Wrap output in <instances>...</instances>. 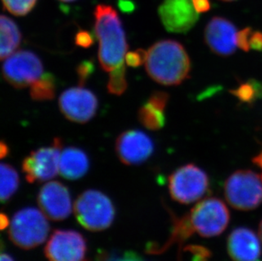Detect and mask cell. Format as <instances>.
Instances as JSON below:
<instances>
[{"instance_id": "d4e9b609", "label": "cell", "mask_w": 262, "mask_h": 261, "mask_svg": "<svg viewBox=\"0 0 262 261\" xmlns=\"http://www.w3.org/2000/svg\"><path fill=\"white\" fill-rule=\"evenodd\" d=\"M5 10L16 16H24L34 8L37 0H2Z\"/></svg>"}, {"instance_id": "8992f818", "label": "cell", "mask_w": 262, "mask_h": 261, "mask_svg": "<svg viewBox=\"0 0 262 261\" xmlns=\"http://www.w3.org/2000/svg\"><path fill=\"white\" fill-rule=\"evenodd\" d=\"M209 186L207 174L193 164L181 166L169 177L171 199L183 205H189L201 200L208 192Z\"/></svg>"}, {"instance_id": "ac0fdd59", "label": "cell", "mask_w": 262, "mask_h": 261, "mask_svg": "<svg viewBox=\"0 0 262 261\" xmlns=\"http://www.w3.org/2000/svg\"><path fill=\"white\" fill-rule=\"evenodd\" d=\"M0 58L7 59L16 51L21 42V33L16 23L5 15L0 18Z\"/></svg>"}, {"instance_id": "5b68a950", "label": "cell", "mask_w": 262, "mask_h": 261, "mask_svg": "<svg viewBox=\"0 0 262 261\" xmlns=\"http://www.w3.org/2000/svg\"><path fill=\"white\" fill-rule=\"evenodd\" d=\"M224 194L234 209L242 211L256 209L262 204L260 176L250 170L235 171L226 181Z\"/></svg>"}, {"instance_id": "484cf974", "label": "cell", "mask_w": 262, "mask_h": 261, "mask_svg": "<svg viewBox=\"0 0 262 261\" xmlns=\"http://www.w3.org/2000/svg\"><path fill=\"white\" fill-rule=\"evenodd\" d=\"M94 71H95V66L92 60H83L77 66L76 72L78 77L79 86H84L89 77L94 74Z\"/></svg>"}, {"instance_id": "9a60e30c", "label": "cell", "mask_w": 262, "mask_h": 261, "mask_svg": "<svg viewBox=\"0 0 262 261\" xmlns=\"http://www.w3.org/2000/svg\"><path fill=\"white\" fill-rule=\"evenodd\" d=\"M237 32L233 23L223 17H213L205 29V41L214 54L229 56L236 50Z\"/></svg>"}, {"instance_id": "ffe728a7", "label": "cell", "mask_w": 262, "mask_h": 261, "mask_svg": "<svg viewBox=\"0 0 262 261\" xmlns=\"http://www.w3.org/2000/svg\"><path fill=\"white\" fill-rule=\"evenodd\" d=\"M138 115L139 121L148 130H161L166 124L165 111L148 101L140 107Z\"/></svg>"}, {"instance_id": "4dcf8cb0", "label": "cell", "mask_w": 262, "mask_h": 261, "mask_svg": "<svg viewBox=\"0 0 262 261\" xmlns=\"http://www.w3.org/2000/svg\"><path fill=\"white\" fill-rule=\"evenodd\" d=\"M169 101V94L166 92L156 91L151 94L148 98V102L158 108L164 110L166 108Z\"/></svg>"}, {"instance_id": "ab89813d", "label": "cell", "mask_w": 262, "mask_h": 261, "mask_svg": "<svg viewBox=\"0 0 262 261\" xmlns=\"http://www.w3.org/2000/svg\"><path fill=\"white\" fill-rule=\"evenodd\" d=\"M59 1H62V2H72V1H75V0H59Z\"/></svg>"}, {"instance_id": "7c38bea8", "label": "cell", "mask_w": 262, "mask_h": 261, "mask_svg": "<svg viewBox=\"0 0 262 261\" xmlns=\"http://www.w3.org/2000/svg\"><path fill=\"white\" fill-rule=\"evenodd\" d=\"M159 16L166 31L186 33L199 20V14L192 0H164L159 6Z\"/></svg>"}, {"instance_id": "f35d334b", "label": "cell", "mask_w": 262, "mask_h": 261, "mask_svg": "<svg viewBox=\"0 0 262 261\" xmlns=\"http://www.w3.org/2000/svg\"><path fill=\"white\" fill-rule=\"evenodd\" d=\"M259 234H260V239L262 241V221L260 223V227H259Z\"/></svg>"}, {"instance_id": "f1b7e54d", "label": "cell", "mask_w": 262, "mask_h": 261, "mask_svg": "<svg viewBox=\"0 0 262 261\" xmlns=\"http://www.w3.org/2000/svg\"><path fill=\"white\" fill-rule=\"evenodd\" d=\"M253 30L250 27H246L237 32V45L240 50L248 52L250 50V38L252 36Z\"/></svg>"}, {"instance_id": "f546056e", "label": "cell", "mask_w": 262, "mask_h": 261, "mask_svg": "<svg viewBox=\"0 0 262 261\" xmlns=\"http://www.w3.org/2000/svg\"><path fill=\"white\" fill-rule=\"evenodd\" d=\"M94 36L85 30H80L75 36V44L83 49H89L94 45Z\"/></svg>"}, {"instance_id": "30bf717a", "label": "cell", "mask_w": 262, "mask_h": 261, "mask_svg": "<svg viewBox=\"0 0 262 261\" xmlns=\"http://www.w3.org/2000/svg\"><path fill=\"white\" fill-rule=\"evenodd\" d=\"M49 261H88L84 236L73 230H55L45 246Z\"/></svg>"}, {"instance_id": "6da1fadb", "label": "cell", "mask_w": 262, "mask_h": 261, "mask_svg": "<svg viewBox=\"0 0 262 261\" xmlns=\"http://www.w3.org/2000/svg\"><path fill=\"white\" fill-rule=\"evenodd\" d=\"M145 68L148 76L156 82L177 86L189 77L191 60L180 42L161 40L149 48Z\"/></svg>"}, {"instance_id": "d590c367", "label": "cell", "mask_w": 262, "mask_h": 261, "mask_svg": "<svg viewBox=\"0 0 262 261\" xmlns=\"http://www.w3.org/2000/svg\"><path fill=\"white\" fill-rule=\"evenodd\" d=\"M252 162L254 163V165L262 169V151L260 154H258L257 156L253 158Z\"/></svg>"}, {"instance_id": "4fadbf2b", "label": "cell", "mask_w": 262, "mask_h": 261, "mask_svg": "<svg viewBox=\"0 0 262 261\" xmlns=\"http://www.w3.org/2000/svg\"><path fill=\"white\" fill-rule=\"evenodd\" d=\"M154 149L153 141L142 130H126L116 141L117 156L126 165L143 164L152 156Z\"/></svg>"}, {"instance_id": "e575fe53", "label": "cell", "mask_w": 262, "mask_h": 261, "mask_svg": "<svg viewBox=\"0 0 262 261\" xmlns=\"http://www.w3.org/2000/svg\"><path fill=\"white\" fill-rule=\"evenodd\" d=\"M9 152H10V148L8 147L7 143L4 142V141H1V143H0V157L4 159L9 155Z\"/></svg>"}, {"instance_id": "8d00e7d4", "label": "cell", "mask_w": 262, "mask_h": 261, "mask_svg": "<svg viewBox=\"0 0 262 261\" xmlns=\"http://www.w3.org/2000/svg\"><path fill=\"white\" fill-rule=\"evenodd\" d=\"M0 226L1 229H5L9 226V220L8 217L5 214H1V218H0Z\"/></svg>"}, {"instance_id": "1f68e13d", "label": "cell", "mask_w": 262, "mask_h": 261, "mask_svg": "<svg viewBox=\"0 0 262 261\" xmlns=\"http://www.w3.org/2000/svg\"><path fill=\"white\" fill-rule=\"evenodd\" d=\"M250 50H255L258 52L262 51V32L256 31L253 32L250 38Z\"/></svg>"}, {"instance_id": "cb8c5ba5", "label": "cell", "mask_w": 262, "mask_h": 261, "mask_svg": "<svg viewBox=\"0 0 262 261\" xmlns=\"http://www.w3.org/2000/svg\"><path fill=\"white\" fill-rule=\"evenodd\" d=\"M96 261H148L134 251H99Z\"/></svg>"}, {"instance_id": "277c9868", "label": "cell", "mask_w": 262, "mask_h": 261, "mask_svg": "<svg viewBox=\"0 0 262 261\" xmlns=\"http://www.w3.org/2000/svg\"><path fill=\"white\" fill-rule=\"evenodd\" d=\"M50 224L42 211L28 207L16 212L10 223L9 236L13 244L23 249L39 246L47 239Z\"/></svg>"}, {"instance_id": "ba28073f", "label": "cell", "mask_w": 262, "mask_h": 261, "mask_svg": "<svg viewBox=\"0 0 262 261\" xmlns=\"http://www.w3.org/2000/svg\"><path fill=\"white\" fill-rule=\"evenodd\" d=\"M43 66L39 57L29 50H20L8 57L2 67L3 77L15 89H25L41 77Z\"/></svg>"}, {"instance_id": "5bb4252c", "label": "cell", "mask_w": 262, "mask_h": 261, "mask_svg": "<svg viewBox=\"0 0 262 261\" xmlns=\"http://www.w3.org/2000/svg\"><path fill=\"white\" fill-rule=\"evenodd\" d=\"M37 203L41 211L52 221H63L72 213L69 189L56 181L47 183L40 188Z\"/></svg>"}, {"instance_id": "44dd1931", "label": "cell", "mask_w": 262, "mask_h": 261, "mask_svg": "<svg viewBox=\"0 0 262 261\" xmlns=\"http://www.w3.org/2000/svg\"><path fill=\"white\" fill-rule=\"evenodd\" d=\"M55 91L56 82L55 76L51 73H45L31 85L30 95L35 101H48L55 98Z\"/></svg>"}, {"instance_id": "7a4b0ae2", "label": "cell", "mask_w": 262, "mask_h": 261, "mask_svg": "<svg viewBox=\"0 0 262 261\" xmlns=\"http://www.w3.org/2000/svg\"><path fill=\"white\" fill-rule=\"evenodd\" d=\"M94 31L99 41V61L105 72L122 64L128 45L118 14L111 5H98L94 10Z\"/></svg>"}, {"instance_id": "60d3db41", "label": "cell", "mask_w": 262, "mask_h": 261, "mask_svg": "<svg viewBox=\"0 0 262 261\" xmlns=\"http://www.w3.org/2000/svg\"><path fill=\"white\" fill-rule=\"evenodd\" d=\"M222 1H226V2H230V1H234V0H222Z\"/></svg>"}, {"instance_id": "d6986e66", "label": "cell", "mask_w": 262, "mask_h": 261, "mask_svg": "<svg viewBox=\"0 0 262 261\" xmlns=\"http://www.w3.org/2000/svg\"><path fill=\"white\" fill-rule=\"evenodd\" d=\"M1 174V187H0V200L3 204L8 202L18 190L20 185V178L15 168L2 163L0 166Z\"/></svg>"}, {"instance_id": "7402d4cb", "label": "cell", "mask_w": 262, "mask_h": 261, "mask_svg": "<svg viewBox=\"0 0 262 261\" xmlns=\"http://www.w3.org/2000/svg\"><path fill=\"white\" fill-rule=\"evenodd\" d=\"M230 93L242 103L251 104L262 98V82L250 80L240 84L237 89L231 90Z\"/></svg>"}, {"instance_id": "83f0119b", "label": "cell", "mask_w": 262, "mask_h": 261, "mask_svg": "<svg viewBox=\"0 0 262 261\" xmlns=\"http://www.w3.org/2000/svg\"><path fill=\"white\" fill-rule=\"evenodd\" d=\"M186 250L192 254V261H210L212 256V253L210 249L201 245L188 246Z\"/></svg>"}, {"instance_id": "4316f807", "label": "cell", "mask_w": 262, "mask_h": 261, "mask_svg": "<svg viewBox=\"0 0 262 261\" xmlns=\"http://www.w3.org/2000/svg\"><path fill=\"white\" fill-rule=\"evenodd\" d=\"M147 58H148V52L143 49H138L134 51L126 53L125 60L128 67L136 68L145 63Z\"/></svg>"}, {"instance_id": "74e56055", "label": "cell", "mask_w": 262, "mask_h": 261, "mask_svg": "<svg viewBox=\"0 0 262 261\" xmlns=\"http://www.w3.org/2000/svg\"><path fill=\"white\" fill-rule=\"evenodd\" d=\"M0 261H15V259H13L10 254L2 253L1 257H0Z\"/></svg>"}, {"instance_id": "52a82bcc", "label": "cell", "mask_w": 262, "mask_h": 261, "mask_svg": "<svg viewBox=\"0 0 262 261\" xmlns=\"http://www.w3.org/2000/svg\"><path fill=\"white\" fill-rule=\"evenodd\" d=\"M188 217L193 231L204 237L219 236L230 222V213L225 203L214 197L198 203Z\"/></svg>"}, {"instance_id": "9c48e42d", "label": "cell", "mask_w": 262, "mask_h": 261, "mask_svg": "<svg viewBox=\"0 0 262 261\" xmlns=\"http://www.w3.org/2000/svg\"><path fill=\"white\" fill-rule=\"evenodd\" d=\"M61 148V139L55 138L52 145L32 151L24 159L23 170L28 183H43L58 175Z\"/></svg>"}, {"instance_id": "2e32d148", "label": "cell", "mask_w": 262, "mask_h": 261, "mask_svg": "<svg viewBox=\"0 0 262 261\" xmlns=\"http://www.w3.org/2000/svg\"><path fill=\"white\" fill-rule=\"evenodd\" d=\"M228 252L233 261H257L261 246L257 235L248 227L235 228L228 237Z\"/></svg>"}, {"instance_id": "3957f363", "label": "cell", "mask_w": 262, "mask_h": 261, "mask_svg": "<svg viewBox=\"0 0 262 261\" xmlns=\"http://www.w3.org/2000/svg\"><path fill=\"white\" fill-rule=\"evenodd\" d=\"M77 222L91 232L109 228L114 222L116 209L107 195L98 190H86L78 196L74 204Z\"/></svg>"}, {"instance_id": "8fae6325", "label": "cell", "mask_w": 262, "mask_h": 261, "mask_svg": "<svg viewBox=\"0 0 262 261\" xmlns=\"http://www.w3.org/2000/svg\"><path fill=\"white\" fill-rule=\"evenodd\" d=\"M96 95L82 86L72 88L62 93L59 106L66 118L72 122L84 124L90 121L98 108Z\"/></svg>"}, {"instance_id": "836d02e7", "label": "cell", "mask_w": 262, "mask_h": 261, "mask_svg": "<svg viewBox=\"0 0 262 261\" xmlns=\"http://www.w3.org/2000/svg\"><path fill=\"white\" fill-rule=\"evenodd\" d=\"M192 1L197 12L205 13L210 10V0H192Z\"/></svg>"}, {"instance_id": "d6a6232c", "label": "cell", "mask_w": 262, "mask_h": 261, "mask_svg": "<svg viewBox=\"0 0 262 261\" xmlns=\"http://www.w3.org/2000/svg\"><path fill=\"white\" fill-rule=\"evenodd\" d=\"M118 7L122 12L130 14L136 9V5L133 0H118Z\"/></svg>"}, {"instance_id": "603a6c76", "label": "cell", "mask_w": 262, "mask_h": 261, "mask_svg": "<svg viewBox=\"0 0 262 261\" xmlns=\"http://www.w3.org/2000/svg\"><path fill=\"white\" fill-rule=\"evenodd\" d=\"M127 89L126 77V67L124 63L110 72L109 81L107 89L110 94L116 96H121Z\"/></svg>"}, {"instance_id": "b9f144b4", "label": "cell", "mask_w": 262, "mask_h": 261, "mask_svg": "<svg viewBox=\"0 0 262 261\" xmlns=\"http://www.w3.org/2000/svg\"><path fill=\"white\" fill-rule=\"evenodd\" d=\"M260 178H261V181H262V174H261V175H260Z\"/></svg>"}, {"instance_id": "e0dca14e", "label": "cell", "mask_w": 262, "mask_h": 261, "mask_svg": "<svg viewBox=\"0 0 262 261\" xmlns=\"http://www.w3.org/2000/svg\"><path fill=\"white\" fill-rule=\"evenodd\" d=\"M87 154L77 147H68L62 151L59 159V173L67 180H77L89 171Z\"/></svg>"}]
</instances>
